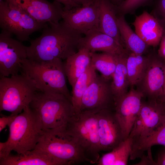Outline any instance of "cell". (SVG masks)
<instances>
[{
    "mask_svg": "<svg viewBox=\"0 0 165 165\" xmlns=\"http://www.w3.org/2000/svg\"><path fill=\"white\" fill-rule=\"evenodd\" d=\"M41 35L31 40L26 46L27 58L37 61L56 58L65 60L78 50L82 34L71 28L63 20L57 23H48Z\"/></svg>",
    "mask_w": 165,
    "mask_h": 165,
    "instance_id": "obj_1",
    "label": "cell"
},
{
    "mask_svg": "<svg viewBox=\"0 0 165 165\" xmlns=\"http://www.w3.org/2000/svg\"><path fill=\"white\" fill-rule=\"evenodd\" d=\"M21 71L34 82L37 91L62 94L72 102V95L67 86V78L61 59L37 61L27 58L22 62Z\"/></svg>",
    "mask_w": 165,
    "mask_h": 165,
    "instance_id": "obj_2",
    "label": "cell"
},
{
    "mask_svg": "<svg viewBox=\"0 0 165 165\" xmlns=\"http://www.w3.org/2000/svg\"><path fill=\"white\" fill-rule=\"evenodd\" d=\"M65 127L44 130L35 149L63 165L90 163L77 140L67 132Z\"/></svg>",
    "mask_w": 165,
    "mask_h": 165,
    "instance_id": "obj_3",
    "label": "cell"
},
{
    "mask_svg": "<svg viewBox=\"0 0 165 165\" xmlns=\"http://www.w3.org/2000/svg\"><path fill=\"white\" fill-rule=\"evenodd\" d=\"M29 107L39 117L43 130L66 126L75 115L72 102L57 93L37 91Z\"/></svg>",
    "mask_w": 165,
    "mask_h": 165,
    "instance_id": "obj_4",
    "label": "cell"
},
{
    "mask_svg": "<svg viewBox=\"0 0 165 165\" xmlns=\"http://www.w3.org/2000/svg\"><path fill=\"white\" fill-rule=\"evenodd\" d=\"M0 111L16 116L29 106L37 91L34 82L21 71L11 77L0 76Z\"/></svg>",
    "mask_w": 165,
    "mask_h": 165,
    "instance_id": "obj_5",
    "label": "cell"
},
{
    "mask_svg": "<svg viewBox=\"0 0 165 165\" xmlns=\"http://www.w3.org/2000/svg\"><path fill=\"white\" fill-rule=\"evenodd\" d=\"M9 127L6 141L10 150L17 154L35 149L44 131L39 117L29 106L16 116Z\"/></svg>",
    "mask_w": 165,
    "mask_h": 165,
    "instance_id": "obj_6",
    "label": "cell"
},
{
    "mask_svg": "<svg viewBox=\"0 0 165 165\" xmlns=\"http://www.w3.org/2000/svg\"><path fill=\"white\" fill-rule=\"evenodd\" d=\"M65 127L77 140L90 163L96 164L101 151L97 112L86 111L74 115Z\"/></svg>",
    "mask_w": 165,
    "mask_h": 165,
    "instance_id": "obj_7",
    "label": "cell"
},
{
    "mask_svg": "<svg viewBox=\"0 0 165 165\" xmlns=\"http://www.w3.org/2000/svg\"><path fill=\"white\" fill-rule=\"evenodd\" d=\"M48 26V23L40 22L26 13L10 7L6 1L0 2L2 31L14 35L21 42L28 40L32 33Z\"/></svg>",
    "mask_w": 165,
    "mask_h": 165,
    "instance_id": "obj_8",
    "label": "cell"
},
{
    "mask_svg": "<svg viewBox=\"0 0 165 165\" xmlns=\"http://www.w3.org/2000/svg\"><path fill=\"white\" fill-rule=\"evenodd\" d=\"M12 35L2 31L0 34V76L19 73L23 61L27 58L26 46Z\"/></svg>",
    "mask_w": 165,
    "mask_h": 165,
    "instance_id": "obj_9",
    "label": "cell"
},
{
    "mask_svg": "<svg viewBox=\"0 0 165 165\" xmlns=\"http://www.w3.org/2000/svg\"><path fill=\"white\" fill-rule=\"evenodd\" d=\"M165 116L164 104L156 100L142 101L129 136L132 140V147L158 126Z\"/></svg>",
    "mask_w": 165,
    "mask_h": 165,
    "instance_id": "obj_10",
    "label": "cell"
},
{
    "mask_svg": "<svg viewBox=\"0 0 165 165\" xmlns=\"http://www.w3.org/2000/svg\"><path fill=\"white\" fill-rule=\"evenodd\" d=\"M110 80L97 74L82 99L81 112H97L104 109L114 110V99Z\"/></svg>",
    "mask_w": 165,
    "mask_h": 165,
    "instance_id": "obj_11",
    "label": "cell"
},
{
    "mask_svg": "<svg viewBox=\"0 0 165 165\" xmlns=\"http://www.w3.org/2000/svg\"><path fill=\"white\" fill-rule=\"evenodd\" d=\"M149 59L143 78L137 85L138 89L148 100L160 101L163 94L165 60L158 55H148Z\"/></svg>",
    "mask_w": 165,
    "mask_h": 165,
    "instance_id": "obj_12",
    "label": "cell"
},
{
    "mask_svg": "<svg viewBox=\"0 0 165 165\" xmlns=\"http://www.w3.org/2000/svg\"><path fill=\"white\" fill-rule=\"evenodd\" d=\"M11 7L23 11L42 23H57L62 18L64 7L54 0H3Z\"/></svg>",
    "mask_w": 165,
    "mask_h": 165,
    "instance_id": "obj_13",
    "label": "cell"
},
{
    "mask_svg": "<svg viewBox=\"0 0 165 165\" xmlns=\"http://www.w3.org/2000/svg\"><path fill=\"white\" fill-rule=\"evenodd\" d=\"M100 15L99 0L86 6L64 10L62 19L74 30L84 35L98 28Z\"/></svg>",
    "mask_w": 165,
    "mask_h": 165,
    "instance_id": "obj_14",
    "label": "cell"
},
{
    "mask_svg": "<svg viewBox=\"0 0 165 165\" xmlns=\"http://www.w3.org/2000/svg\"><path fill=\"white\" fill-rule=\"evenodd\" d=\"M143 97L139 91L131 87L127 93L114 101L115 112L125 139L129 137L140 111Z\"/></svg>",
    "mask_w": 165,
    "mask_h": 165,
    "instance_id": "obj_15",
    "label": "cell"
},
{
    "mask_svg": "<svg viewBox=\"0 0 165 165\" xmlns=\"http://www.w3.org/2000/svg\"><path fill=\"white\" fill-rule=\"evenodd\" d=\"M101 151H111L125 140L114 110L104 109L97 112Z\"/></svg>",
    "mask_w": 165,
    "mask_h": 165,
    "instance_id": "obj_16",
    "label": "cell"
},
{
    "mask_svg": "<svg viewBox=\"0 0 165 165\" xmlns=\"http://www.w3.org/2000/svg\"><path fill=\"white\" fill-rule=\"evenodd\" d=\"M80 49H85L91 53L102 51L116 55L130 53L112 37L98 30L91 31L80 38L78 50Z\"/></svg>",
    "mask_w": 165,
    "mask_h": 165,
    "instance_id": "obj_17",
    "label": "cell"
},
{
    "mask_svg": "<svg viewBox=\"0 0 165 165\" xmlns=\"http://www.w3.org/2000/svg\"><path fill=\"white\" fill-rule=\"evenodd\" d=\"M133 25L135 33L148 46L155 47L160 43L164 30L158 20L146 11L136 16Z\"/></svg>",
    "mask_w": 165,
    "mask_h": 165,
    "instance_id": "obj_18",
    "label": "cell"
},
{
    "mask_svg": "<svg viewBox=\"0 0 165 165\" xmlns=\"http://www.w3.org/2000/svg\"><path fill=\"white\" fill-rule=\"evenodd\" d=\"M100 15L98 30L114 38L125 47L117 23L116 6L110 0H99Z\"/></svg>",
    "mask_w": 165,
    "mask_h": 165,
    "instance_id": "obj_19",
    "label": "cell"
},
{
    "mask_svg": "<svg viewBox=\"0 0 165 165\" xmlns=\"http://www.w3.org/2000/svg\"><path fill=\"white\" fill-rule=\"evenodd\" d=\"M92 53L80 49L64 62L67 78L72 87L78 79L91 65Z\"/></svg>",
    "mask_w": 165,
    "mask_h": 165,
    "instance_id": "obj_20",
    "label": "cell"
},
{
    "mask_svg": "<svg viewBox=\"0 0 165 165\" xmlns=\"http://www.w3.org/2000/svg\"><path fill=\"white\" fill-rule=\"evenodd\" d=\"M156 145L165 146V116L158 126L132 146L129 159L141 158L146 151L148 154H152L151 147Z\"/></svg>",
    "mask_w": 165,
    "mask_h": 165,
    "instance_id": "obj_21",
    "label": "cell"
},
{
    "mask_svg": "<svg viewBox=\"0 0 165 165\" xmlns=\"http://www.w3.org/2000/svg\"><path fill=\"white\" fill-rule=\"evenodd\" d=\"M0 165H63L60 162L41 152L34 149L24 153L10 154L0 161Z\"/></svg>",
    "mask_w": 165,
    "mask_h": 165,
    "instance_id": "obj_22",
    "label": "cell"
},
{
    "mask_svg": "<svg viewBox=\"0 0 165 165\" xmlns=\"http://www.w3.org/2000/svg\"><path fill=\"white\" fill-rule=\"evenodd\" d=\"M117 23L125 48L130 53L137 55H143L147 51L149 46L134 32L123 15L118 16Z\"/></svg>",
    "mask_w": 165,
    "mask_h": 165,
    "instance_id": "obj_23",
    "label": "cell"
},
{
    "mask_svg": "<svg viewBox=\"0 0 165 165\" xmlns=\"http://www.w3.org/2000/svg\"><path fill=\"white\" fill-rule=\"evenodd\" d=\"M129 53L117 56V66L112 75L111 83L114 101L128 92V89L130 85L126 62Z\"/></svg>",
    "mask_w": 165,
    "mask_h": 165,
    "instance_id": "obj_24",
    "label": "cell"
},
{
    "mask_svg": "<svg viewBox=\"0 0 165 165\" xmlns=\"http://www.w3.org/2000/svg\"><path fill=\"white\" fill-rule=\"evenodd\" d=\"M132 140L128 137L110 152L100 157L98 165H126L131 153Z\"/></svg>",
    "mask_w": 165,
    "mask_h": 165,
    "instance_id": "obj_25",
    "label": "cell"
},
{
    "mask_svg": "<svg viewBox=\"0 0 165 165\" xmlns=\"http://www.w3.org/2000/svg\"><path fill=\"white\" fill-rule=\"evenodd\" d=\"M148 59V56L137 55L131 53L128 55L126 65L130 88L137 86L142 79Z\"/></svg>",
    "mask_w": 165,
    "mask_h": 165,
    "instance_id": "obj_26",
    "label": "cell"
},
{
    "mask_svg": "<svg viewBox=\"0 0 165 165\" xmlns=\"http://www.w3.org/2000/svg\"><path fill=\"white\" fill-rule=\"evenodd\" d=\"M95 70L91 65L78 79L72 88V102L75 114L81 112L82 99L86 89L96 76Z\"/></svg>",
    "mask_w": 165,
    "mask_h": 165,
    "instance_id": "obj_27",
    "label": "cell"
},
{
    "mask_svg": "<svg viewBox=\"0 0 165 165\" xmlns=\"http://www.w3.org/2000/svg\"><path fill=\"white\" fill-rule=\"evenodd\" d=\"M118 55L105 52L92 53L91 65L102 76L110 80L117 66Z\"/></svg>",
    "mask_w": 165,
    "mask_h": 165,
    "instance_id": "obj_28",
    "label": "cell"
},
{
    "mask_svg": "<svg viewBox=\"0 0 165 165\" xmlns=\"http://www.w3.org/2000/svg\"><path fill=\"white\" fill-rule=\"evenodd\" d=\"M151 0H124L116 6L117 13L120 15L129 12Z\"/></svg>",
    "mask_w": 165,
    "mask_h": 165,
    "instance_id": "obj_29",
    "label": "cell"
},
{
    "mask_svg": "<svg viewBox=\"0 0 165 165\" xmlns=\"http://www.w3.org/2000/svg\"><path fill=\"white\" fill-rule=\"evenodd\" d=\"M17 115L6 116L1 114V117H0V132H1L7 126H9L14 119Z\"/></svg>",
    "mask_w": 165,
    "mask_h": 165,
    "instance_id": "obj_30",
    "label": "cell"
},
{
    "mask_svg": "<svg viewBox=\"0 0 165 165\" xmlns=\"http://www.w3.org/2000/svg\"><path fill=\"white\" fill-rule=\"evenodd\" d=\"M9 149L6 141L0 142V161L6 159L10 154Z\"/></svg>",
    "mask_w": 165,
    "mask_h": 165,
    "instance_id": "obj_31",
    "label": "cell"
},
{
    "mask_svg": "<svg viewBox=\"0 0 165 165\" xmlns=\"http://www.w3.org/2000/svg\"><path fill=\"white\" fill-rule=\"evenodd\" d=\"M160 46L158 50V55L165 60V31L160 42Z\"/></svg>",
    "mask_w": 165,
    "mask_h": 165,
    "instance_id": "obj_32",
    "label": "cell"
},
{
    "mask_svg": "<svg viewBox=\"0 0 165 165\" xmlns=\"http://www.w3.org/2000/svg\"><path fill=\"white\" fill-rule=\"evenodd\" d=\"M140 162L136 165H156V162L154 161L152 157H150L148 155L145 156L143 154L140 158Z\"/></svg>",
    "mask_w": 165,
    "mask_h": 165,
    "instance_id": "obj_33",
    "label": "cell"
},
{
    "mask_svg": "<svg viewBox=\"0 0 165 165\" xmlns=\"http://www.w3.org/2000/svg\"><path fill=\"white\" fill-rule=\"evenodd\" d=\"M156 165H165V146L159 151L157 156Z\"/></svg>",
    "mask_w": 165,
    "mask_h": 165,
    "instance_id": "obj_34",
    "label": "cell"
},
{
    "mask_svg": "<svg viewBox=\"0 0 165 165\" xmlns=\"http://www.w3.org/2000/svg\"><path fill=\"white\" fill-rule=\"evenodd\" d=\"M72 3L78 7L86 6L93 3L95 0H69Z\"/></svg>",
    "mask_w": 165,
    "mask_h": 165,
    "instance_id": "obj_35",
    "label": "cell"
},
{
    "mask_svg": "<svg viewBox=\"0 0 165 165\" xmlns=\"http://www.w3.org/2000/svg\"><path fill=\"white\" fill-rule=\"evenodd\" d=\"M64 6V10H68L73 7H77L72 3L69 0H54Z\"/></svg>",
    "mask_w": 165,
    "mask_h": 165,
    "instance_id": "obj_36",
    "label": "cell"
},
{
    "mask_svg": "<svg viewBox=\"0 0 165 165\" xmlns=\"http://www.w3.org/2000/svg\"><path fill=\"white\" fill-rule=\"evenodd\" d=\"M157 7L158 9L161 13L165 23V0H159Z\"/></svg>",
    "mask_w": 165,
    "mask_h": 165,
    "instance_id": "obj_37",
    "label": "cell"
},
{
    "mask_svg": "<svg viewBox=\"0 0 165 165\" xmlns=\"http://www.w3.org/2000/svg\"><path fill=\"white\" fill-rule=\"evenodd\" d=\"M160 101L161 102L164 104H165V71L164 82L163 87V94L161 99Z\"/></svg>",
    "mask_w": 165,
    "mask_h": 165,
    "instance_id": "obj_38",
    "label": "cell"
},
{
    "mask_svg": "<svg viewBox=\"0 0 165 165\" xmlns=\"http://www.w3.org/2000/svg\"><path fill=\"white\" fill-rule=\"evenodd\" d=\"M111 2L114 5L117 6L119 4L122 2V0H110Z\"/></svg>",
    "mask_w": 165,
    "mask_h": 165,
    "instance_id": "obj_39",
    "label": "cell"
},
{
    "mask_svg": "<svg viewBox=\"0 0 165 165\" xmlns=\"http://www.w3.org/2000/svg\"><path fill=\"white\" fill-rule=\"evenodd\" d=\"M3 0H0V2H2Z\"/></svg>",
    "mask_w": 165,
    "mask_h": 165,
    "instance_id": "obj_40",
    "label": "cell"
},
{
    "mask_svg": "<svg viewBox=\"0 0 165 165\" xmlns=\"http://www.w3.org/2000/svg\"><path fill=\"white\" fill-rule=\"evenodd\" d=\"M164 105H165V104H164Z\"/></svg>",
    "mask_w": 165,
    "mask_h": 165,
    "instance_id": "obj_41",
    "label": "cell"
}]
</instances>
